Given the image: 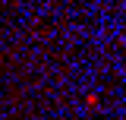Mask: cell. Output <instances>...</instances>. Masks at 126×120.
I'll return each mask as SVG.
<instances>
[{
  "label": "cell",
  "mask_w": 126,
  "mask_h": 120,
  "mask_svg": "<svg viewBox=\"0 0 126 120\" xmlns=\"http://www.w3.org/2000/svg\"><path fill=\"white\" fill-rule=\"evenodd\" d=\"M85 104H88V107H94V104H98V95H94V92H92V95H85Z\"/></svg>",
  "instance_id": "1"
}]
</instances>
